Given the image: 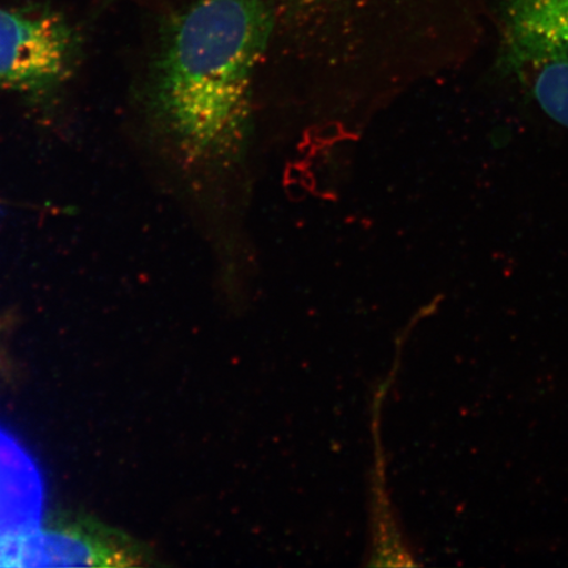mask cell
<instances>
[{
    "label": "cell",
    "mask_w": 568,
    "mask_h": 568,
    "mask_svg": "<svg viewBox=\"0 0 568 568\" xmlns=\"http://www.w3.org/2000/svg\"><path fill=\"white\" fill-rule=\"evenodd\" d=\"M275 24L268 0H195L163 30L149 105L201 190L244 166L253 136L255 73Z\"/></svg>",
    "instance_id": "obj_1"
},
{
    "label": "cell",
    "mask_w": 568,
    "mask_h": 568,
    "mask_svg": "<svg viewBox=\"0 0 568 568\" xmlns=\"http://www.w3.org/2000/svg\"><path fill=\"white\" fill-rule=\"evenodd\" d=\"M382 0H280L281 9L278 16H291L295 18L332 17L335 13L343 16L345 12L364 10Z\"/></svg>",
    "instance_id": "obj_5"
},
{
    "label": "cell",
    "mask_w": 568,
    "mask_h": 568,
    "mask_svg": "<svg viewBox=\"0 0 568 568\" xmlns=\"http://www.w3.org/2000/svg\"><path fill=\"white\" fill-rule=\"evenodd\" d=\"M80 53V34L61 13L0 9V89L49 94L73 74Z\"/></svg>",
    "instance_id": "obj_2"
},
{
    "label": "cell",
    "mask_w": 568,
    "mask_h": 568,
    "mask_svg": "<svg viewBox=\"0 0 568 568\" xmlns=\"http://www.w3.org/2000/svg\"><path fill=\"white\" fill-rule=\"evenodd\" d=\"M504 61L530 90L568 82V0H494Z\"/></svg>",
    "instance_id": "obj_4"
},
{
    "label": "cell",
    "mask_w": 568,
    "mask_h": 568,
    "mask_svg": "<svg viewBox=\"0 0 568 568\" xmlns=\"http://www.w3.org/2000/svg\"><path fill=\"white\" fill-rule=\"evenodd\" d=\"M146 552L122 532L90 518L57 516L0 538V567H131Z\"/></svg>",
    "instance_id": "obj_3"
}]
</instances>
